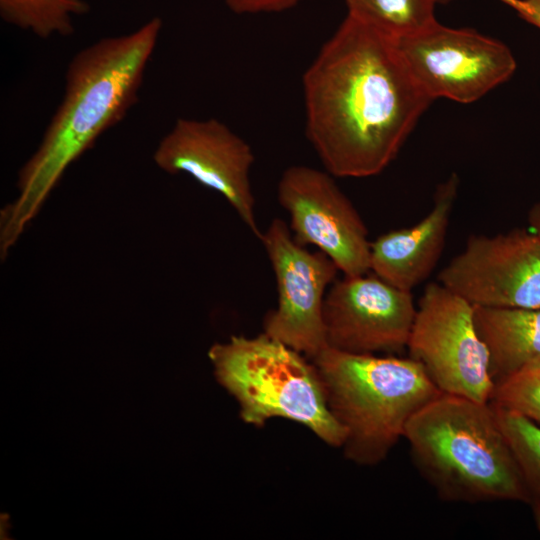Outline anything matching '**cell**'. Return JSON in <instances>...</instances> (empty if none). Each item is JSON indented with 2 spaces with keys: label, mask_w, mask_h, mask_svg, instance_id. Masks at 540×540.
Returning <instances> with one entry per match:
<instances>
[{
  "label": "cell",
  "mask_w": 540,
  "mask_h": 540,
  "mask_svg": "<svg viewBox=\"0 0 540 540\" xmlns=\"http://www.w3.org/2000/svg\"><path fill=\"white\" fill-rule=\"evenodd\" d=\"M217 381L237 400L247 424L280 417L298 422L325 443L342 447L345 432L329 410L314 363L268 336H232L208 351Z\"/></svg>",
  "instance_id": "5"
},
{
  "label": "cell",
  "mask_w": 540,
  "mask_h": 540,
  "mask_svg": "<svg viewBox=\"0 0 540 540\" xmlns=\"http://www.w3.org/2000/svg\"><path fill=\"white\" fill-rule=\"evenodd\" d=\"M490 403L540 425V363L528 366L498 383Z\"/></svg>",
  "instance_id": "18"
},
{
  "label": "cell",
  "mask_w": 540,
  "mask_h": 540,
  "mask_svg": "<svg viewBox=\"0 0 540 540\" xmlns=\"http://www.w3.org/2000/svg\"><path fill=\"white\" fill-rule=\"evenodd\" d=\"M162 20L103 37L78 51L65 73L62 101L19 171L18 194L0 211L2 258L18 241L69 166L120 122L138 99Z\"/></svg>",
  "instance_id": "2"
},
{
  "label": "cell",
  "mask_w": 540,
  "mask_h": 540,
  "mask_svg": "<svg viewBox=\"0 0 540 540\" xmlns=\"http://www.w3.org/2000/svg\"><path fill=\"white\" fill-rule=\"evenodd\" d=\"M260 240L278 292L276 308L264 318V333L312 359L327 347L323 308L339 270L321 251L299 244L280 218L270 222Z\"/></svg>",
  "instance_id": "8"
},
{
  "label": "cell",
  "mask_w": 540,
  "mask_h": 540,
  "mask_svg": "<svg viewBox=\"0 0 540 540\" xmlns=\"http://www.w3.org/2000/svg\"><path fill=\"white\" fill-rule=\"evenodd\" d=\"M474 323L489 359L494 387L540 363V308L473 306Z\"/></svg>",
  "instance_id": "14"
},
{
  "label": "cell",
  "mask_w": 540,
  "mask_h": 540,
  "mask_svg": "<svg viewBox=\"0 0 540 540\" xmlns=\"http://www.w3.org/2000/svg\"><path fill=\"white\" fill-rule=\"evenodd\" d=\"M84 0H0L1 18L37 37L70 36L73 18L87 13Z\"/></svg>",
  "instance_id": "16"
},
{
  "label": "cell",
  "mask_w": 540,
  "mask_h": 540,
  "mask_svg": "<svg viewBox=\"0 0 540 540\" xmlns=\"http://www.w3.org/2000/svg\"><path fill=\"white\" fill-rule=\"evenodd\" d=\"M153 160L162 171L187 174L221 194L261 238L250 182L255 156L251 146L225 123L216 118H178L157 144Z\"/></svg>",
  "instance_id": "11"
},
{
  "label": "cell",
  "mask_w": 540,
  "mask_h": 540,
  "mask_svg": "<svg viewBox=\"0 0 540 540\" xmlns=\"http://www.w3.org/2000/svg\"><path fill=\"white\" fill-rule=\"evenodd\" d=\"M436 4L437 0H346L348 15L396 41L435 24Z\"/></svg>",
  "instance_id": "15"
},
{
  "label": "cell",
  "mask_w": 540,
  "mask_h": 540,
  "mask_svg": "<svg viewBox=\"0 0 540 540\" xmlns=\"http://www.w3.org/2000/svg\"><path fill=\"white\" fill-rule=\"evenodd\" d=\"M511 6L523 19L540 28V0H514Z\"/></svg>",
  "instance_id": "20"
},
{
  "label": "cell",
  "mask_w": 540,
  "mask_h": 540,
  "mask_svg": "<svg viewBox=\"0 0 540 540\" xmlns=\"http://www.w3.org/2000/svg\"><path fill=\"white\" fill-rule=\"evenodd\" d=\"M528 228L540 240V202L535 203L529 210L527 215Z\"/></svg>",
  "instance_id": "21"
},
{
  "label": "cell",
  "mask_w": 540,
  "mask_h": 540,
  "mask_svg": "<svg viewBox=\"0 0 540 540\" xmlns=\"http://www.w3.org/2000/svg\"><path fill=\"white\" fill-rule=\"evenodd\" d=\"M438 282L473 306L540 308V240L529 228L471 235Z\"/></svg>",
  "instance_id": "10"
},
{
  "label": "cell",
  "mask_w": 540,
  "mask_h": 540,
  "mask_svg": "<svg viewBox=\"0 0 540 540\" xmlns=\"http://www.w3.org/2000/svg\"><path fill=\"white\" fill-rule=\"evenodd\" d=\"M416 314L411 291L376 275L344 276L327 291L323 321L327 346L353 354L407 347Z\"/></svg>",
  "instance_id": "12"
},
{
  "label": "cell",
  "mask_w": 540,
  "mask_h": 540,
  "mask_svg": "<svg viewBox=\"0 0 540 540\" xmlns=\"http://www.w3.org/2000/svg\"><path fill=\"white\" fill-rule=\"evenodd\" d=\"M396 44L413 78L432 100L474 102L516 70L515 58L504 43L469 28L436 22Z\"/></svg>",
  "instance_id": "7"
},
{
  "label": "cell",
  "mask_w": 540,
  "mask_h": 540,
  "mask_svg": "<svg viewBox=\"0 0 540 540\" xmlns=\"http://www.w3.org/2000/svg\"><path fill=\"white\" fill-rule=\"evenodd\" d=\"M316 366L333 417L343 428L346 458L376 465L404 436L410 418L440 393L412 358L353 354L326 347Z\"/></svg>",
  "instance_id": "4"
},
{
  "label": "cell",
  "mask_w": 540,
  "mask_h": 540,
  "mask_svg": "<svg viewBox=\"0 0 540 540\" xmlns=\"http://www.w3.org/2000/svg\"><path fill=\"white\" fill-rule=\"evenodd\" d=\"M235 14L278 13L289 10L302 0H223Z\"/></svg>",
  "instance_id": "19"
},
{
  "label": "cell",
  "mask_w": 540,
  "mask_h": 540,
  "mask_svg": "<svg viewBox=\"0 0 540 540\" xmlns=\"http://www.w3.org/2000/svg\"><path fill=\"white\" fill-rule=\"evenodd\" d=\"M406 348L440 392L490 402L494 383L473 305L439 282L425 287Z\"/></svg>",
  "instance_id": "6"
},
{
  "label": "cell",
  "mask_w": 540,
  "mask_h": 540,
  "mask_svg": "<svg viewBox=\"0 0 540 540\" xmlns=\"http://www.w3.org/2000/svg\"><path fill=\"white\" fill-rule=\"evenodd\" d=\"M413 463L450 502H529L518 463L490 402L440 393L408 421Z\"/></svg>",
  "instance_id": "3"
},
{
  "label": "cell",
  "mask_w": 540,
  "mask_h": 540,
  "mask_svg": "<svg viewBox=\"0 0 540 540\" xmlns=\"http://www.w3.org/2000/svg\"><path fill=\"white\" fill-rule=\"evenodd\" d=\"M450 0H437V3H440V4H445V3H448ZM504 1L505 3L511 5L513 0H502Z\"/></svg>",
  "instance_id": "22"
},
{
  "label": "cell",
  "mask_w": 540,
  "mask_h": 540,
  "mask_svg": "<svg viewBox=\"0 0 540 540\" xmlns=\"http://www.w3.org/2000/svg\"><path fill=\"white\" fill-rule=\"evenodd\" d=\"M459 179L452 174L434 195L432 209L411 227L380 235L370 246V270L390 285L411 291L434 270L444 249Z\"/></svg>",
  "instance_id": "13"
},
{
  "label": "cell",
  "mask_w": 540,
  "mask_h": 540,
  "mask_svg": "<svg viewBox=\"0 0 540 540\" xmlns=\"http://www.w3.org/2000/svg\"><path fill=\"white\" fill-rule=\"evenodd\" d=\"M518 463L532 512H540V425L491 404Z\"/></svg>",
  "instance_id": "17"
},
{
  "label": "cell",
  "mask_w": 540,
  "mask_h": 540,
  "mask_svg": "<svg viewBox=\"0 0 540 540\" xmlns=\"http://www.w3.org/2000/svg\"><path fill=\"white\" fill-rule=\"evenodd\" d=\"M305 134L327 172L365 178L398 155L433 101L396 40L347 14L302 77Z\"/></svg>",
  "instance_id": "1"
},
{
  "label": "cell",
  "mask_w": 540,
  "mask_h": 540,
  "mask_svg": "<svg viewBox=\"0 0 540 540\" xmlns=\"http://www.w3.org/2000/svg\"><path fill=\"white\" fill-rule=\"evenodd\" d=\"M327 171L292 165L282 173L277 198L301 245L316 246L344 276L370 270L368 230L360 214Z\"/></svg>",
  "instance_id": "9"
}]
</instances>
